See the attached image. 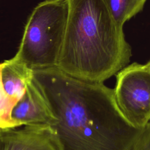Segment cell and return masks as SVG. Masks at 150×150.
<instances>
[{
    "label": "cell",
    "mask_w": 150,
    "mask_h": 150,
    "mask_svg": "<svg viewBox=\"0 0 150 150\" xmlns=\"http://www.w3.org/2000/svg\"><path fill=\"white\" fill-rule=\"evenodd\" d=\"M147 0H104L110 14L118 25L124 23L141 12Z\"/></svg>",
    "instance_id": "obj_8"
},
{
    "label": "cell",
    "mask_w": 150,
    "mask_h": 150,
    "mask_svg": "<svg viewBox=\"0 0 150 150\" xmlns=\"http://www.w3.org/2000/svg\"><path fill=\"white\" fill-rule=\"evenodd\" d=\"M127 150H150V122Z\"/></svg>",
    "instance_id": "obj_10"
},
{
    "label": "cell",
    "mask_w": 150,
    "mask_h": 150,
    "mask_svg": "<svg viewBox=\"0 0 150 150\" xmlns=\"http://www.w3.org/2000/svg\"><path fill=\"white\" fill-rule=\"evenodd\" d=\"M146 64L148 66V67L150 68V60H149Z\"/></svg>",
    "instance_id": "obj_11"
},
{
    "label": "cell",
    "mask_w": 150,
    "mask_h": 150,
    "mask_svg": "<svg viewBox=\"0 0 150 150\" xmlns=\"http://www.w3.org/2000/svg\"><path fill=\"white\" fill-rule=\"evenodd\" d=\"M33 80L56 119L61 150H127L142 129L128 124L104 83L73 77L57 67L33 70Z\"/></svg>",
    "instance_id": "obj_1"
},
{
    "label": "cell",
    "mask_w": 150,
    "mask_h": 150,
    "mask_svg": "<svg viewBox=\"0 0 150 150\" xmlns=\"http://www.w3.org/2000/svg\"><path fill=\"white\" fill-rule=\"evenodd\" d=\"M115 75L112 94L119 111L132 127L144 128L150 122V68L135 62Z\"/></svg>",
    "instance_id": "obj_4"
},
{
    "label": "cell",
    "mask_w": 150,
    "mask_h": 150,
    "mask_svg": "<svg viewBox=\"0 0 150 150\" xmlns=\"http://www.w3.org/2000/svg\"><path fill=\"white\" fill-rule=\"evenodd\" d=\"M2 63L1 79L4 87L9 95L19 100L33 78V70L13 57Z\"/></svg>",
    "instance_id": "obj_7"
},
{
    "label": "cell",
    "mask_w": 150,
    "mask_h": 150,
    "mask_svg": "<svg viewBox=\"0 0 150 150\" xmlns=\"http://www.w3.org/2000/svg\"><path fill=\"white\" fill-rule=\"evenodd\" d=\"M12 118L18 124L52 127L56 122L45 99L32 79L12 111Z\"/></svg>",
    "instance_id": "obj_6"
},
{
    "label": "cell",
    "mask_w": 150,
    "mask_h": 150,
    "mask_svg": "<svg viewBox=\"0 0 150 150\" xmlns=\"http://www.w3.org/2000/svg\"><path fill=\"white\" fill-rule=\"evenodd\" d=\"M0 150H61L50 126L25 125L0 130Z\"/></svg>",
    "instance_id": "obj_5"
},
{
    "label": "cell",
    "mask_w": 150,
    "mask_h": 150,
    "mask_svg": "<svg viewBox=\"0 0 150 150\" xmlns=\"http://www.w3.org/2000/svg\"><path fill=\"white\" fill-rule=\"evenodd\" d=\"M57 67L84 81H104L128 64L131 47L104 0H69Z\"/></svg>",
    "instance_id": "obj_2"
},
{
    "label": "cell",
    "mask_w": 150,
    "mask_h": 150,
    "mask_svg": "<svg viewBox=\"0 0 150 150\" xmlns=\"http://www.w3.org/2000/svg\"><path fill=\"white\" fill-rule=\"evenodd\" d=\"M69 0H46L29 16L15 60L30 69L56 67L69 15Z\"/></svg>",
    "instance_id": "obj_3"
},
{
    "label": "cell",
    "mask_w": 150,
    "mask_h": 150,
    "mask_svg": "<svg viewBox=\"0 0 150 150\" xmlns=\"http://www.w3.org/2000/svg\"><path fill=\"white\" fill-rule=\"evenodd\" d=\"M3 63H0V130L15 128L18 124L12 118V110L18 101L5 91L1 79Z\"/></svg>",
    "instance_id": "obj_9"
}]
</instances>
